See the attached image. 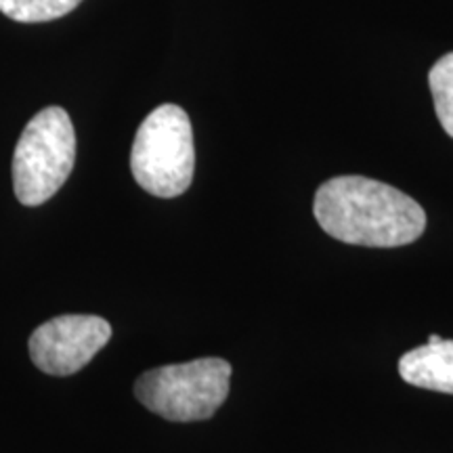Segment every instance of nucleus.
<instances>
[{
    "label": "nucleus",
    "mask_w": 453,
    "mask_h": 453,
    "mask_svg": "<svg viewBox=\"0 0 453 453\" xmlns=\"http://www.w3.org/2000/svg\"><path fill=\"white\" fill-rule=\"evenodd\" d=\"M229 384V361L203 357L145 372L134 382V395L147 410L170 422H197L212 418L225 403Z\"/></svg>",
    "instance_id": "obj_4"
},
{
    "label": "nucleus",
    "mask_w": 453,
    "mask_h": 453,
    "mask_svg": "<svg viewBox=\"0 0 453 453\" xmlns=\"http://www.w3.org/2000/svg\"><path fill=\"white\" fill-rule=\"evenodd\" d=\"M399 373L407 384L453 395V340L426 342L401 357Z\"/></svg>",
    "instance_id": "obj_6"
},
{
    "label": "nucleus",
    "mask_w": 453,
    "mask_h": 453,
    "mask_svg": "<svg viewBox=\"0 0 453 453\" xmlns=\"http://www.w3.org/2000/svg\"><path fill=\"white\" fill-rule=\"evenodd\" d=\"M439 340H441V336H437V334H433V336L428 338V342H439Z\"/></svg>",
    "instance_id": "obj_9"
},
{
    "label": "nucleus",
    "mask_w": 453,
    "mask_h": 453,
    "mask_svg": "<svg viewBox=\"0 0 453 453\" xmlns=\"http://www.w3.org/2000/svg\"><path fill=\"white\" fill-rule=\"evenodd\" d=\"M111 326L97 315H61L30 336L34 365L50 376H72L110 342Z\"/></svg>",
    "instance_id": "obj_5"
},
{
    "label": "nucleus",
    "mask_w": 453,
    "mask_h": 453,
    "mask_svg": "<svg viewBox=\"0 0 453 453\" xmlns=\"http://www.w3.org/2000/svg\"><path fill=\"white\" fill-rule=\"evenodd\" d=\"M81 3L82 0H0V13L19 24H42L72 13Z\"/></svg>",
    "instance_id": "obj_7"
},
{
    "label": "nucleus",
    "mask_w": 453,
    "mask_h": 453,
    "mask_svg": "<svg viewBox=\"0 0 453 453\" xmlns=\"http://www.w3.org/2000/svg\"><path fill=\"white\" fill-rule=\"evenodd\" d=\"M130 170L147 194L156 197H177L189 189L196 147L183 107L166 104L145 118L130 151Z\"/></svg>",
    "instance_id": "obj_2"
},
{
    "label": "nucleus",
    "mask_w": 453,
    "mask_h": 453,
    "mask_svg": "<svg viewBox=\"0 0 453 453\" xmlns=\"http://www.w3.org/2000/svg\"><path fill=\"white\" fill-rule=\"evenodd\" d=\"M430 93L441 127L453 139V53L441 57L428 73Z\"/></svg>",
    "instance_id": "obj_8"
},
{
    "label": "nucleus",
    "mask_w": 453,
    "mask_h": 453,
    "mask_svg": "<svg viewBox=\"0 0 453 453\" xmlns=\"http://www.w3.org/2000/svg\"><path fill=\"white\" fill-rule=\"evenodd\" d=\"M313 212L327 235L353 246H407L426 229V212L413 197L355 174L326 180L315 194Z\"/></svg>",
    "instance_id": "obj_1"
},
{
    "label": "nucleus",
    "mask_w": 453,
    "mask_h": 453,
    "mask_svg": "<svg viewBox=\"0 0 453 453\" xmlns=\"http://www.w3.org/2000/svg\"><path fill=\"white\" fill-rule=\"evenodd\" d=\"M76 133L64 107H47L27 122L13 156V189L24 206H41L70 177Z\"/></svg>",
    "instance_id": "obj_3"
}]
</instances>
